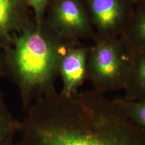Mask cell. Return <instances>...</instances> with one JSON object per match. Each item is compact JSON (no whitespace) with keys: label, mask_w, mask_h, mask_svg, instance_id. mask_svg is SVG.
I'll return each mask as SVG.
<instances>
[{"label":"cell","mask_w":145,"mask_h":145,"mask_svg":"<svg viewBox=\"0 0 145 145\" xmlns=\"http://www.w3.org/2000/svg\"><path fill=\"white\" fill-rule=\"evenodd\" d=\"M1 74H2V73H1V72H0V75H1Z\"/></svg>","instance_id":"obj_14"},{"label":"cell","mask_w":145,"mask_h":145,"mask_svg":"<svg viewBox=\"0 0 145 145\" xmlns=\"http://www.w3.org/2000/svg\"><path fill=\"white\" fill-rule=\"evenodd\" d=\"M47 0H29L30 3L36 12L37 14H39L42 11Z\"/></svg>","instance_id":"obj_12"},{"label":"cell","mask_w":145,"mask_h":145,"mask_svg":"<svg viewBox=\"0 0 145 145\" xmlns=\"http://www.w3.org/2000/svg\"><path fill=\"white\" fill-rule=\"evenodd\" d=\"M88 52L84 47H74L60 56L58 71L62 78V95L68 96L76 93L87 78Z\"/></svg>","instance_id":"obj_5"},{"label":"cell","mask_w":145,"mask_h":145,"mask_svg":"<svg viewBox=\"0 0 145 145\" xmlns=\"http://www.w3.org/2000/svg\"><path fill=\"white\" fill-rule=\"evenodd\" d=\"M91 19L98 32L97 38L121 36L133 15L132 0H86Z\"/></svg>","instance_id":"obj_4"},{"label":"cell","mask_w":145,"mask_h":145,"mask_svg":"<svg viewBox=\"0 0 145 145\" xmlns=\"http://www.w3.org/2000/svg\"><path fill=\"white\" fill-rule=\"evenodd\" d=\"M57 45L38 31L17 37L10 59V78L19 88L26 109L53 91L61 55Z\"/></svg>","instance_id":"obj_2"},{"label":"cell","mask_w":145,"mask_h":145,"mask_svg":"<svg viewBox=\"0 0 145 145\" xmlns=\"http://www.w3.org/2000/svg\"><path fill=\"white\" fill-rule=\"evenodd\" d=\"M55 17L59 25L74 36H90V21L79 0H60L56 6Z\"/></svg>","instance_id":"obj_6"},{"label":"cell","mask_w":145,"mask_h":145,"mask_svg":"<svg viewBox=\"0 0 145 145\" xmlns=\"http://www.w3.org/2000/svg\"><path fill=\"white\" fill-rule=\"evenodd\" d=\"M132 52L120 38H97L89 50L87 78L100 93L124 90L130 76Z\"/></svg>","instance_id":"obj_3"},{"label":"cell","mask_w":145,"mask_h":145,"mask_svg":"<svg viewBox=\"0 0 145 145\" xmlns=\"http://www.w3.org/2000/svg\"><path fill=\"white\" fill-rule=\"evenodd\" d=\"M116 101L130 119L145 131V100L128 101L121 98Z\"/></svg>","instance_id":"obj_10"},{"label":"cell","mask_w":145,"mask_h":145,"mask_svg":"<svg viewBox=\"0 0 145 145\" xmlns=\"http://www.w3.org/2000/svg\"><path fill=\"white\" fill-rule=\"evenodd\" d=\"M133 3L135 5H139V4H144L145 5V0H132Z\"/></svg>","instance_id":"obj_13"},{"label":"cell","mask_w":145,"mask_h":145,"mask_svg":"<svg viewBox=\"0 0 145 145\" xmlns=\"http://www.w3.org/2000/svg\"><path fill=\"white\" fill-rule=\"evenodd\" d=\"M119 38L131 51L145 49V5H135L133 15Z\"/></svg>","instance_id":"obj_8"},{"label":"cell","mask_w":145,"mask_h":145,"mask_svg":"<svg viewBox=\"0 0 145 145\" xmlns=\"http://www.w3.org/2000/svg\"><path fill=\"white\" fill-rule=\"evenodd\" d=\"M17 0H0V36L10 26L15 16Z\"/></svg>","instance_id":"obj_11"},{"label":"cell","mask_w":145,"mask_h":145,"mask_svg":"<svg viewBox=\"0 0 145 145\" xmlns=\"http://www.w3.org/2000/svg\"><path fill=\"white\" fill-rule=\"evenodd\" d=\"M132 52V66L123 99L128 101L145 100V49Z\"/></svg>","instance_id":"obj_7"},{"label":"cell","mask_w":145,"mask_h":145,"mask_svg":"<svg viewBox=\"0 0 145 145\" xmlns=\"http://www.w3.org/2000/svg\"><path fill=\"white\" fill-rule=\"evenodd\" d=\"M20 126L21 124L11 116L0 94V145H9L11 135L16 130L20 129Z\"/></svg>","instance_id":"obj_9"},{"label":"cell","mask_w":145,"mask_h":145,"mask_svg":"<svg viewBox=\"0 0 145 145\" xmlns=\"http://www.w3.org/2000/svg\"><path fill=\"white\" fill-rule=\"evenodd\" d=\"M22 123L23 145H145V131L93 89L39 99Z\"/></svg>","instance_id":"obj_1"}]
</instances>
